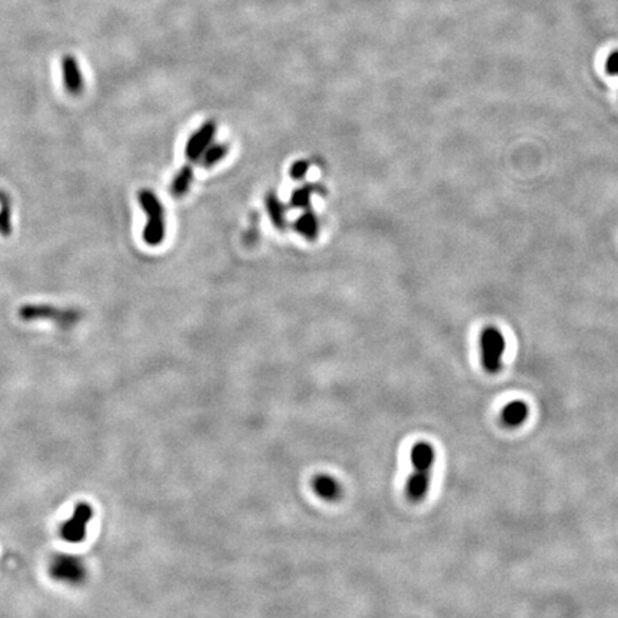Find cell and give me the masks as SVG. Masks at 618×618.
<instances>
[{"label":"cell","instance_id":"13","mask_svg":"<svg viewBox=\"0 0 618 618\" xmlns=\"http://www.w3.org/2000/svg\"><path fill=\"white\" fill-rule=\"evenodd\" d=\"M192 181H193V169L189 165H185L175 175L174 181H172L170 193L177 197L184 196L189 190Z\"/></svg>","mask_w":618,"mask_h":618},{"label":"cell","instance_id":"10","mask_svg":"<svg viewBox=\"0 0 618 618\" xmlns=\"http://www.w3.org/2000/svg\"><path fill=\"white\" fill-rule=\"evenodd\" d=\"M312 487L316 492V496L325 501H336L342 496V488L339 482L327 474H319L314 478Z\"/></svg>","mask_w":618,"mask_h":618},{"label":"cell","instance_id":"4","mask_svg":"<svg viewBox=\"0 0 618 618\" xmlns=\"http://www.w3.org/2000/svg\"><path fill=\"white\" fill-rule=\"evenodd\" d=\"M507 350V342L503 332L497 327H485L480 335L481 364L485 373L496 375L503 368V357Z\"/></svg>","mask_w":618,"mask_h":618},{"label":"cell","instance_id":"7","mask_svg":"<svg viewBox=\"0 0 618 618\" xmlns=\"http://www.w3.org/2000/svg\"><path fill=\"white\" fill-rule=\"evenodd\" d=\"M215 133H216V123L213 120L205 122L204 125L189 138L186 143L185 155L188 161L190 162L200 161L202 154L206 151V147L211 145Z\"/></svg>","mask_w":618,"mask_h":618},{"label":"cell","instance_id":"18","mask_svg":"<svg viewBox=\"0 0 618 618\" xmlns=\"http://www.w3.org/2000/svg\"><path fill=\"white\" fill-rule=\"evenodd\" d=\"M604 67H605L607 75L618 76V51H614L608 55Z\"/></svg>","mask_w":618,"mask_h":618},{"label":"cell","instance_id":"14","mask_svg":"<svg viewBox=\"0 0 618 618\" xmlns=\"http://www.w3.org/2000/svg\"><path fill=\"white\" fill-rule=\"evenodd\" d=\"M13 232L12 224V206L9 196L0 190V235L10 236Z\"/></svg>","mask_w":618,"mask_h":618},{"label":"cell","instance_id":"9","mask_svg":"<svg viewBox=\"0 0 618 618\" xmlns=\"http://www.w3.org/2000/svg\"><path fill=\"white\" fill-rule=\"evenodd\" d=\"M530 415V407L523 400H515L508 402L501 414H500V423L503 427L508 430H514L521 427Z\"/></svg>","mask_w":618,"mask_h":618},{"label":"cell","instance_id":"1","mask_svg":"<svg viewBox=\"0 0 618 618\" xmlns=\"http://www.w3.org/2000/svg\"><path fill=\"white\" fill-rule=\"evenodd\" d=\"M435 462V450L428 441H418L411 448L412 473L407 481V498L418 504L427 498L431 484V469Z\"/></svg>","mask_w":618,"mask_h":618},{"label":"cell","instance_id":"2","mask_svg":"<svg viewBox=\"0 0 618 618\" xmlns=\"http://www.w3.org/2000/svg\"><path fill=\"white\" fill-rule=\"evenodd\" d=\"M139 204L146 213V225L143 228V241L149 246H158L165 239V211L158 196L149 190L142 189L138 193Z\"/></svg>","mask_w":618,"mask_h":618},{"label":"cell","instance_id":"3","mask_svg":"<svg viewBox=\"0 0 618 618\" xmlns=\"http://www.w3.org/2000/svg\"><path fill=\"white\" fill-rule=\"evenodd\" d=\"M17 316L24 323H33V320H51V323L62 327L70 328L81 319V312L76 309L58 308L47 304H26L22 305L17 311Z\"/></svg>","mask_w":618,"mask_h":618},{"label":"cell","instance_id":"15","mask_svg":"<svg viewBox=\"0 0 618 618\" xmlns=\"http://www.w3.org/2000/svg\"><path fill=\"white\" fill-rule=\"evenodd\" d=\"M229 152V147L225 143H216V145H209L206 147V151L202 154L200 162L202 168H212L216 163H219L222 159H224Z\"/></svg>","mask_w":618,"mask_h":618},{"label":"cell","instance_id":"5","mask_svg":"<svg viewBox=\"0 0 618 618\" xmlns=\"http://www.w3.org/2000/svg\"><path fill=\"white\" fill-rule=\"evenodd\" d=\"M51 576L56 581L78 585L86 578V567L79 557L67 554L56 555L51 564Z\"/></svg>","mask_w":618,"mask_h":618},{"label":"cell","instance_id":"8","mask_svg":"<svg viewBox=\"0 0 618 618\" xmlns=\"http://www.w3.org/2000/svg\"><path fill=\"white\" fill-rule=\"evenodd\" d=\"M62 75H63V85L70 95L78 96L82 93L85 88L83 73L81 70L78 60L72 55H66L62 60Z\"/></svg>","mask_w":618,"mask_h":618},{"label":"cell","instance_id":"16","mask_svg":"<svg viewBox=\"0 0 618 618\" xmlns=\"http://www.w3.org/2000/svg\"><path fill=\"white\" fill-rule=\"evenodd\" d=\"M312 192H314V188L309 185L295 189L291 196V205L293 208H298V209H307L311 204Z\"/></svg>","mask_w":618,"mask_h":618},{"label":"cell","instance_id":"17","mask_svg":"<svg viewBox=\"0 0 618 618\" xmlns=\"http://www.w3.org/2000/svg\"><path fill=\"white\" fill-rule=\"evenodd\" d=\"M309 166H311V163H309L308 161H296V162L291 166V170H289L291 178L295 179V181H301V179H304L305 175H307L308 169H309Z\"/></svg>","mask_w":618,"mask_h":618},{"label":"cell","instance_id":"11","mask_svg":"<svg viewBox=\"0 0 618 618\" xmlns=\"http://www.w3.org/2000/svg\"><path fill=\"white\" fill-rule=\"evenodd\" d=\"M265 206L268 211V215L270 218V222L274 224L275 228L279 231L285 229L286 227V218H285V206L278 200V196L274 192H268L265 196Z\"/></svg>","mask_w":618,"mask_h":618},{"label":"cell","instance_id":"12","mask_svg":"<svg viewBox=\"0 0 618 618\" xmlns=\"http://www.w3.org/2000/svg\"><path fill=\"white\" fill-rule=\"evenodd\" d=\"M293 228L307 241H315L319 234V222H318V218L315 216V213H312L311 211H307L298 219H296Z\"/></svg>","mask_w":618,"mask_h":618},{"label":"cell","instance_id":"6","mask_svg":"<svg viewBox=\"0 0 618 618\" xmlns=\"http://www.w3.org/2000/svg\"><path fill=\"white\" fill-rule=\"evenodd\" d=\"M93 510L88 503H79L73 511L70 520H67L62 527V537L65 541L78 544L82 542L86 537V526L92 520Z\"/></svg>","mask_w":618,"mask_h":618}]
</instances>
